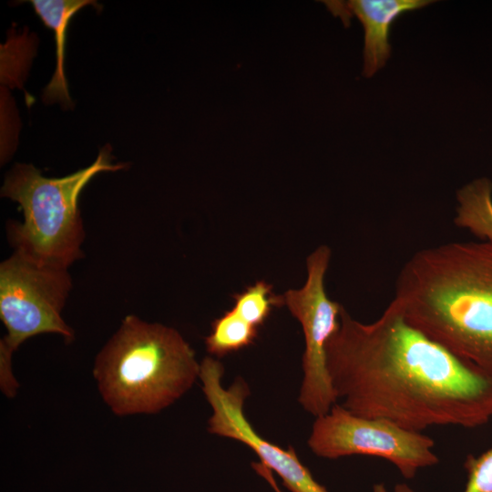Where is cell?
Returning <instances> with one entry per match:
<instances>
[{"mask_svg":"<svg viewBox=\"0 0 492 492\" xmlns=\"http://www.w3.org/2000/svg\"><path fill=\"white\" fill-rule=\"evenodd\" d=\"M431 0H350L325 2L341 19L355 16L364 29L363 70L366 78L383 69L390 56L389 33L393 23L403 14L424 8Z\"/></svg>","mask_w":492,"mask_h":492,"instance_id":"9","label":"cell"},{"mask_svg":"<svg viewBox=\"0 0 492 492\" xmlns=\"http://www.w3.org/2000/svg\"><path fill=\"white\" fill-rule=\"evenodd\" d=\"M464 467L467 481L463 492H492V448L466 456Z\"/></svg>","mask_w":492,"mask_h":492,"instance_id":"14","label":"cell"},{"mask_svg":"<svg viewBox=\"0 0 492 492\" xmlns=\"http://www.w3.org/2000/svg\"><path fill=\"white\" fill-rule=\"evenodd\" d=\"M307 445L315 456L326 459L363 455L387 460L406 479L439 462L431 437L384 419L354 415L337 403L329 413L315 417Z\"/></svg>","mask_w":492,"mask_h":492,"instance_id":"6","label":"cell"},{"mask_svg":"<svg viewBox=\"0 0 492 492\" xmlns=\"http://www.w3.org/2000/svg\"><path fill=\"white\" fill-rule=\"evenodd\" d=\"M394 492H415V491L408 485L405 483H400L395 487Z\"/></svg>","mask_w":492,"mask_h":492,"instance_id":"16","label":"cell"},{"mask_svg":"<svg viewBox=\"0 0 492 492\" xmlns=\"http://www.w3.org/2000/svg\"><path fill=\"white\" fill-rule=\"evenodd\" d=\"M251 466L258 475L263 477L270 484V486L272 487V489L275 492H282L280 489L277 482L275 481L272 475V471L271 469H269L266 466H264L261 462H258V463L253 462L251 463Z\"/></svg>","mask_w":492,"mask_h":492,"instance_id":"15","label":"cell"},{"mask_svg":"<svg viewBox=\"0 0 492 492\" xmlns=\"http://www.w3.org/2000/svg\"><path fill=\"white\" fill-rule=\"evenodd\" d=\"M326 362L341 405L354 415L415 432L492 420V374L411 326L394 299L370 323L343 306Z\"/></svg>","mask_w":492,"mask_h":492,"instance_id":"1","label":"cell"},{"mask_svg":"<svg viewBox=\"0 0 492 492\" xmlns=\"http://www.w3.org/2000/svg\"><path fill=\"white\" fill-rule=\"evenodd\" d=\"M223 374L222 364L214 357L206 356L201 361L199 378L212 409L208 432L247 446L292 492H328L313 477L292 446L283 449L258 434L244 414V403L250 395L247 384L237 378L226 388L221 382Z\"/></svg>","mask_w":492,"mask_h":492,"instance_id":"8","label":"cell"},{"mask_svg":"<svg viewBox=\"0 0 492 492\" xmlns=\"http://www.w3.org/2000/svg\"><path fill=\"white\" fill-rule=\"evenodd\" d=\"M106 145L88 167L62 178H47L32 164L16 163L5 175L1 196L19 204L23 221L9 220L7 240L14 252L38 263L69 267L83 258L85 229L78 208L82 190L97 173L127 167L113 163Z\"/></svg>","mask_w":492,"mask_h":492,"instance_id":"4","label":"cell"},{"mask_svg":"<svg viewBox=\"0 0 492 492\" xmlns=\"http://www.w3.org/2000/svg\"><path fill=\"white\" fill-rule=\"evenodd\" d=\"M373 492H389V491L384 484L379 483V484H375L373 487Z\"/></svg>","mask_w":492,"mask_h":492,"instance_id":"17","label":"cell"},{"mask_svg":"<svg viewBox=\"0 0 492 492\" xmlns=\"http://www.w3.org/2000/svg\"><path fill=\"white\" fill-rule=\"evenodd\" d=\"M258 333L257 327L232 308L212 322L211 332L205 338L206 350L212 356L223 357L252 344Z\"/></svg>","mask_w":492,"mask_h":492,"instance_id":"12","label":"cell"},{"mask_svg":"<svg viewBox=\"0 0 492 492\" xmlns=\"http://www.w3.org/2000/svg\"><path fill=\"white\" fill-rule=\"evenodd\" d=\"M233 309L238 314L258 329L264 324L272 310L284 305L283 295L274 293L272 286L258 281L244 291L233 295Z\"/></svg>","mask_w":492,"mask_h":492,"instance_id":"13","label":"cell"},{"mask_svg":"<svg viewBox=\"0 0 492 492\" xmlns=\"http://www.w3.org/2000/svg\"><path fill=\"white\" fill-rule=\"evenodd\" d=\"M330 257L329 247L319 246L307 258L305 284L283 294L284 304L300 323L304 336L298 402L315 417L329 413L338 401L327 369L326 346L339 328L343 305L331 300L325 292Z\"/></svg>","mask_w":492,"mask_h":492,"instance_id":"7","label":"cell"},{"mask_svg":"<svg viewBox=\"0 0 492 492\" xmlns=\"http://www.w3.org/2000/svg\"><path fill=\"white\" fill-rule=\"evenodd\" d=\"M394 300L411 326L492 374V242L415 252L398 274Z\"/></svg>","mask_w":492,"mask_h":492,"instance_id":"2","label":"cell"},{"mask_svg":"<svg viewBox=\"0 0 492 492\" xmlns=\"http://www.w3.org/2000/svg\"><path fill=\"white\" fill-rule=\"evenodd\" d=\"M454 224L481 241L492 242V181L480 177L459 188L456 193Z\"/></svg>","mask_w":492,"mask_h":492,"instance_id":"11","label":"cell"},{"mask_svg":"<svg viewBox=\"0 0 492 492\" xmlns=\"http://www.w3.org/2000/svg\"><path fill=\"white\" fill-rule=\"evenodd\" d=\"M200 369L176 329L129 314L97 355L93 375L104 402L124 416L169 407L192 387Z\"/></svg>","mask_w":492,"mask_h":492,"instance_id":"3","label":"cell"},{"mask_svg":"<svg viewBox=\"0 0 492 492\" xmlns=\"http://www.w3.org/2000/svg\"><path fill=\"white\" fill-rule=\"evenodd\" d=\"M72 289L68 269L38 263L13 252L0 264V318L6 334L0 341V387L18 386L12 371L14 352L27 339L55 333L67 343L75 333L62 311Z\"/></svg>","mask_w":492,"mask_h":492,"instance_id":"5","label":"cell"},{"mask_svg":"<svg viewBox=\"0 0 492 492\" xmlns=\"http://www.w3.org/2000/svg\"><path fill=\"white\" fill-rule=\"evenodd\" d=\"M35 12L45 26L54 31L56 64L54 75L43 92L46 104L59 102L64 108L72 107L64 71L65 41L67 26L72 16L87 5H99L92 0H31Z\"/></svg>","mask_w":492,"mask_h":492,"instance_id":"10","label":"cell"}]
</instances>
